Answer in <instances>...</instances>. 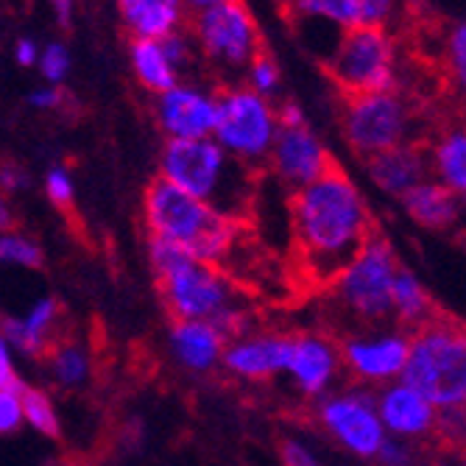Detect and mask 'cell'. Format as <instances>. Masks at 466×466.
<instances>
[{
	"label": "cell",
	"mask_w": 466,
	"mask_h": 466,
	"mask_svg": "<svg viewBox=\"0 0 466 466\" xmlns=\"http://www.w3.org/2000/svg\"><path fill=\"white\" fill-rule=\"evenodd\" d=\"M293 243L310 279L332 285L374 238L371 209L341 167L288 196Z\"/></svg>",
	"instance_id": "6da1fadb"
},
{
	"label": "cell",
	"mask_w": 466,
	"mask_h": 466,
	"mask_svg": "<svg viewBox=\"0 0 466 466\" xmlns=\"http://www.w3.org/2000/svg\"><path fill=\"white\" fill-rule=\"evenodd\" d=\"M140 218L148 238L174 243L218 268L227 266L243 238V221L216 213L213 207H207L162 177H154L146 185Z\"/></svg>",
	"instance_id": "7a4b0ae2"
},
{
	"label": "cell",
	"mask_w": 466,
	"mask_h": 466,
	"mask_svg": "<svg viewBox=\"0 0 466 466\" xmlns=\"http://www.w3.org/2000/svg\"><path fill=\"white\" fill-rule=\"evenodd\" d=\"M216 213L246 221L258 190V171L238 162L216 137L165 140L159 151V174Z\"/></svg>",
	"instance_id": "3957f363"
},
{
	"label": "cell",
	"mask_w": 466,
	"mask_h": 466,
	"mask_svg": "<svg viewBox=\"0 0 466 466\" xmlns=\"http://www.w3.org/2000/svg\"><path fill=\"white\" fill-rule=\"evenodd\" d=\"M148 263L171 321L213 324L227 310L246 305L240 288L224 268L193 258L174 243L148 238Z\"/></svg>",
	"instance_id": "277c9868"
},
{
	"label": "cell",
	"mask_w": 466,
	"mask_h": 466,
	"mask_svg": "<svg viewBox=\"0 0 466 466\" xmlns=\"http://www.w3.org/2000/svg\"><path fill=\"white\" fill-rule=\"evenodd\" d=\"M397 251L380 232L329 285L332 310L344 319L347 332L394 324V282L400 274Z\"/></svg>",
	"instance_id": "5b68a950"
},
{
	"label": "cell",
	"mask_w": 466,
	"mask_h": 466,
	"mask_svg": "<svg viewBox=\"0 0 466 466\" xmlns=\"http://www.w3.org/2000/svg\"><path fill=\"white\" fill-rule=\"evenodd\" d=\"M439 410L466 408V327L436 319L413 332L410 360L402 374Z\"/></svg>",
	"instance_id": "8992f818"
},
{
	"label": "cell",
	"mask_w": 466,
	"mask_h": 466,
	"mask_svg": "<svg viewBox=\"0 0 466 466\" xmlns=\"http://www.w3.org/2000/svg\"><path fill=\"white\" fill-rule=\"evenodd\" d=\"M190 34L201 59L224 76V87L243 84L251 62L266 51L258 17L251 15L246 0H224L213 9L193 15Z\"/></svg>",
	"instance_id": "52a82bcc"
},
{
	"label": "cell",
	"mask_w": 466,
	"mask_h": 466,
	"mask_svg": "<svg viewBox=\"0 0 466 466\" xmlns=\"http://www.w3.org/2000/svg\"><path fill=\"white\" fill-rule=\"evenodd\" d=\"M282 132L277 104L248 90L246 84H229L218 90L216 140L251 171H268V159Z\"/></svg>",
	"instance_id": "ba28073f"
},
{
	"label": "cell",
	"mask_w": 466,
	"mask_h": 466,
	"mask_svg": "<svg viewBox=\"0 0 466 466\" xmlns=\"http://www.w3.org/2000/svg\"><path fill=\"white\" fill-rule=\"evenodd\" d=\"M327 73L347 98L397 90V46L389 28L358 25L344 31L327 56Z\"/></svg>",
	"instance_id": "9c48e42d"
},
{
	"label": "cell",
	"mask_w": 466,
	"mask_h": 466,
	"mask_svg": "<svg viewBox=\"0 0 466 466\" xmlns=\"http://www.w3.org/2000/svg\"><path fill=\"white\" fill-rule=\"evenodd\" d=\"M416 126V106L400 90L344 98L341 132L350 148L363 159L405 143H419Z\"/></svg>",
	"instance_id": "30bf717a"
},
{
	"label": "cell",
	"mask_w": 466,
	"mask_h": 466,
	"mask_svg": "<svg viewBox=\"0 0 466 466\" xmlns=\"http://www.w3.org/2000/svg\"><path fill=\"white\" fill-rule=\"evenodd\" d=\"M316 425L350 455L374 461L389 441V431L377 410V389L347 383L313 405Z\"/></svg>",
	"instance_id": "8fae6325"
},
{
	"label": "cell",
	"mask_w": 466,
	"mask_h": 466,
	"mask_svg": "<svg viewBox=\"0 0 466 466\" xmlns=\"http://www.w3.org/2000/svg\"><path fill=\"white\" fill-rule=\"evenodd\" d=\"M338 341H341L344 369L352 377V383L380 391L402 380L410 360L413 335L397 324H383L352 329Z\"/></svg>",
	"instance_id": "7c38bea8"
},
{
	"label": "cell",
	"mask_w": 466,
	"mask_h": 466,
	"mask_svg": "<svg viewBox=\"0 0 466 466\" xmlns=\"http://www.w3.org/2000/svg\"><path fill=\"white\" fill-rule=\"evenodd\" d=\"M347 369L341 355V341L319 329L293 332L290 363L285 371L288 386L308 405H316L335 389H341Z\"/></svg>",
	"instance_id": "4fadbf2b"
},
{
	"label": "cell",
	"mask_w": 466,
	"mask_h": 466,
	"mask_svg": "<svg viewBox=\"0 0 466 466\" xmlns=\"http://www.w3.org/2000/svg\"><path fill=\"white\" fill-rule=\"evenodd\" d=\"M151 112L165 140H207L216 135L218 93L185 78L174 90L157 96Z\"/></svg>",
	"instance_id": "5bb4252c"
},
{
	"label": "cell",
	"mask_w": 466,
	"mask_h": 466,
	"mask_svg": "<svg viewBox=\"0 0 466 466\" xmlns=\"http://www.w3.org/2000/svg\"><path fill=\"white\" fill-rule=\"evenodd\" d=\"M332 167V154L310 126H305V129H282L268 159L271 177L288 190V196L319 182Z\"/></svg>",
	"instance_id": "9a60e30c"
},
{
	"label": "cell",
	"mask_w": 466,
	"mask_h": 466,
	"mask_svg": "<svg viewBox=\"0 0 466 466\" xmlns=\"http://www.w3.org/2000/svg\"><path fill=\"white\" fill-rule=\"evenodd\" d=\"M293 350V335L285 332H260L251 329L235 341L227 344L224 371L240 383H271L277 377H285Z\"/></svg>",
	"instance_id": "2e32d148"
},
{
	"label": "cell",
	"mask_w": 466,
	"mask_h": 466,
	"mask_svg": "<svg viewBox=\"0 0 466 466\" xmlns=\"http://www.w3.org/2000/svg\"><path fill=\"white\" fill-rule=\"evenodd\" d=\"M377 410L389 436L402 439L408 444L425 441L439 433L441 410L405 380H397V383L377 391Z\"/></svg>",
	"instance_id": "e0dca14e"
},
{
	"label": "cell",
	"mask_w": 466,
	"mask_h": 466,
	"mask_svg": "<svg viewBox=\"0 0 466 466\" xmlns=\"http://www.w3.org/2000/svg\"><path fill=\"white\" fill-rule=\"evenodd\" d=\"M227 338L209 321H171L165 332L167 358L190 377H209L224 371Z\"/></svg>",
	"instance_id": "ac0fdd59"
},
{
	"label": "cell",
	"mask_w": 466,
	"mask_h": 466,
	"mask_svg": "<svg viewBox=\"0 0 466 466\" xmlns=\"http://www.w3.org/2000/svg\"><path fill=\"white\" fill-rule=\"evenodd\" d=\"M59 324H62V305L54 296H39L23 316H4L0 332H4V344L12 352L28 360H42L62 338Z\"/></svg>",
	"instance_id": "d6986e66"
},
{
	"label": "cell",
	"mask_w": 466,
	"mask_h": 466,
	"mask_svg": "<svg viewBox=\"0 0 466 466\" xmlns=\"http://www.w3.org/2000/svg\"><path fill=\"white\" fill-rule=\"evenodd\" d=\"M366 162V174L371 179V185L386 193L391 198H402L408 196L413 187H419L421 182L433 179V167H431V151L419 143H405L397 146L391 151L374 154Z\"/></svg>",
	"instance_id": "ffe728a7"
},
{
	"label": "cell",
	"mask_w": 466,
	"mask_h": 466,
	"mask_svg": "<svg viewBox=\"0 0 466 466\" xmlns=\"http://www.w3.org/2000/svg\"><path fill=\"white\" fill-rule=\"evenodd\" d=\"M402 213L428 232H452L466 221V198L455 196L436 179L421 182L400 198Z\"/></svg>",
	"instance_id": "44dd1931"
},
{
	"label": "cell",
	"mask_w": 466,
	"mask_h": 466,
	"mask_svg": "<svg viewBox=\"0 0 466 466\" xmlns=\"http://www.w3.org/2000/svg\"><path fill=\"white\" fill-rule=\"evenodd\" d=\"M115 4L132 39H165L187 28L185 0H115Z\"/></svg>",
	"instance_id": "7402d4cb"
},
{
	"label": "cell",
	"mask_w": 466,
	"mask_h": 466,
	"mask_svg": "<svg viewBox=\"0 0 466 466\" xmlns=\"http://www.w3.org/2000/svg\"><path fill=\"white\" fill-rule=\"evenodd\" d=\"M42 366L59 391H81L93 380V352L76 335H62L42 358Z\"/></svg>",
	"instance_id": "603a6c76"
},
{
	"label": "cell",
	"mask_w": 466,
	"mask_h": 466,
	"mask_svg": "<svg viewBox=\"0 0 466 466\" xmlns=\"http://www.w3.org/2000/svg\"><path fill=\"white\" fill-rule=\"evenodd\" d=\"M129 67H132V76L137 78V84L151 98L174 90L177 84L185 81L182 73L174 67V62L167 59L162 39H132L129 42Z\"/></svg>",
	"instance_id": "cb8c5ba5"
},
{
	"label": "cell",
	"mask_w": 466,
	"mask_h": 466,
	"mask_svg": "<svg viewBox=\"0 0 466 466\" xmlns=\"http://www.w3.org/2000/svg\"><path fill=\"white\" fill-rule=\"evenodd\" d=\"M428 151L433 179L450 187L455 196L466 198V123L441 129Z\"/></svg>",
	"instance_id": "d4e9b609"
},
{
	"label": "cell",
	"mask_w": 466,
	"mask_h": 466,
	"mask_svg": "<svg viewBox=\"0 0 466 466\" xmlns=\"http://www.w3.org/2000/svg\"><path fill=\"white\" fill-rule=\"evenodd\" d=\"M436 319H439L436 302L431 290L425 288V282L410 268H400L397 282H394V324L413 335Z\"/></svg>",
	"instance_id": "484cf974"
},
{
	"label": "cell",
	"mask_w": 466,
	"mask_h": 466,
	"mask_svg": "<svg viewBox=\"0 0 466 466\" xmlns=\"http://www.w3.org/2000/svg\"><path fill=\"white\" fill-rule=\"evenodd\" d=\"M288 9L302 23H324L332 31H350L360 25L358 0H288Z\"/></svg>",
	"instance_id": "4316f807"
},
{
	"label": "cell",
	"mask_w": 466,
	"mask_h": 466,
	"mask_svg": "<svg viewBox=\"0 0 466 466\" xmlns=\"http://www.w3.org/2000/svg\"><path fill=\"white\" fill-rule=\"evenodd\" d=\"M23 408H25V428L46 439H59L62 433V419L56 410V402L51 394L39 386H28L23 394Z\"/></svg>",
	"instance_id": "83f0119b"
},
{
	"label": "cell",
	"mask_w": 466,
	"mask_h": 466,
	"mask_svg": "<svg viewBox=\"0 0 466 466\" xmlns=\"http://www.w3.org/2000/svg\"><path fill=\"white\" fill-rule=\"evenodd\" d=\"M0 258L9 266H20L28 271L46 268V248H42V243L34 235L23 229H9L0 235Z\"/></svg>",
	"instance_id": "f1b7e54d"
},
{
	"label": "cell",
	"mask_w": 466,
	"mask_h": 466,
	"mask_svg": "<svg viewBox=\"0 0 466 466\" xmlns=\"http://www.w3.org/2000/svg\"><path fill=\"white\" fill-rule=\"evenodd\" d=\"M444 70L452 93L466 104V23L452 25L444 39Z\"/></svg>",
	"instance_id": "f546056e"
},
{
	"label": "cell",
	"mask_w": 466,
	"mask_h": 466,
	"mask_svg": "<svg viewBox=\"0 0 466 466\" xmlns=\"http://www.w3.org/2000/svg\"><path fill=\"white\" fill-rule=\"evenodd\" d=\"M243 84H246L248 90L258 93V96L274 101V98L279 96V87H282V70H279V62H277L268 51H263L258 59L251 62V67L246 70Z\"/></svg>",
	"instance_id": "4dcf8cb0"
},
{
	"label": "cell",
	"mask_w": 466,
	"mask_h": 466,
	"mask_svg": "<svg viewBox=\"0 0 466 466\" xmlns=\"http://www.w3.org/2000/svg\"><path fill=\"white\" fill-rule=\"evenodd\" d=\"M162 46H165L167 59H171L174 67L182 73V78H185V76L193 70V65H198V59H201L198 46H196V39H193V34H190V25L182 28V31H177V34H171V36H165V39H162Z\"/></svg>",
	"instance_id": "1f68e13d"
},
{
	"label": "cell",
	"mask_w": 466,
	"mask_h": 466,
	"mask_svg": "<svg viewBox=\"0 0 466 466\" xmlns=\"http://www.w3.org/2000/svg\"><path fill=\"white\" fill-rule=\"evenodd\" d=\"M70 51L65 42H48L46 48H42V56H39V76L46 78V84H54V87H62L70 76Z\"/></svg>",
	"instance_id": "d6a6232c"
},
{
	"label": "cell",
	"mask_w": 466,
	"mask_h": 466,
	"mask_svg": "<svg viewBox=\"0 0 466 466\" xmlns=\"http://www.w3.org/2000/svg\"><path fill=\"white\" fill-rule=\"evenodd\" d=\"M42 190H46L48 201L56 207V209H70L73 201H76V185H73V177L65 165H51L46 177H42Z\"/></svg>",
	"instance_id": "836d02e7"
},
{
	"label": "cell",
	"mask_w": 466,
	"mask_h": 466,
	"mask_svg": "<svg viewBox=\"0 0 466 466\" xmlns=\"http://www.w3.org/2000/svg\"><path fill=\"white\" fill-rule=\"evenodd\" d=\"M25 391H0V433L15 436L25 428V408H23Z\"/></svg>",
	"instance_id": "e575fe53"
},
{
	"label": "cell",
	"mask_w": 466,
	"mask_h": 466,
	"mask_svg": "<svg viewBox=\"0 0 466 466\" xmlns=\"http://www.w3.org/2000/svg\"><path fill=\"white\" fill-rule=\"evenodd\" d=\"M400 0H358L360 25L369 28H389V23L397 15Z\"/></svg>",
	"instance_id": "d590c367"
},
{
	"label": "cell",
	"mask_w": 466,
	"mask_h": 466,
	"mask_svg": "<svg viewBox=\"0 0 466 466\" xmlns=\"http://www.w3.org/2000/svg\"><path fill=\"white\" fill-rule=\"evenodd\" d=\"M279 458H282V466H327L313 447H308L302 439L296 436H285L279 439Z\"/></svg>",
	"instance_id": "8d00e7d4"
},
{
	"label": "cell",
	"mask_w": 466,
	"mask_h": 466,
	"mask_svg": "<svg viewBox=\"0 0 466 466\" xmlns=\"http://www.w3.org/2000/svg\"><path fill=\"white\" fill-rule=\"evenodd\" d=\"M436 436L444 444L466 447V408L441 410V416H439V433Z\"/></svg>",
	"instance_id": "74e56055"
},
{
	"label": "cell",
	"mask_w": 466,
	"mask_h": 466,
	"mask_svg": "<svg viewBox=\"0 0 466 466\" xmlns=\"http://www.w3.org/2000/svg\"><path fill=\"white\" fill-rule=\"evenodd\" d=\"M65 87H54V84H42V87H34L25 101L31 109H39V112H54V109H62L65 106Z\"/></svg>",
	"instance_id": "f35d334b"
},
{
	"label": "cell",
	"mask_w": 466,
	"mask_h": 466,
	"mask_svg": "<svg viewBox=\"0 0 466 466\" xmlns=\"http://www.w3.org/2000/svg\"><path fill=\"white\" fill-rule=\"evenodd\" d=\"M377 466H413V452H410V444L402 441V439H394L389 436V441L380 450V455L374 458Z\"/></svg>",
	"instance_id": "ab89813d"
},
{
	"label": "cell",
	"mask_w": 466,
	"mask_h": 466,
	"mask_svg": "<svg viewBox=\"0 0 466 466\" xmlns=\"http://www.w3.org/2000/svg\"><path fill=\"white\" fill-rule=\"evenodd\" d=\"M277 117H279L282 129H305V126H308L305 109L296 101H279L277 104Z\"/></svg>",
	"instance_id": "60d3db41"
},
{
	"label": "cell",
	"mask_w": 466,
	"mask_h": 466,
	"mask_svg": "<svg viewBox=\"0 0 466 466\" xmlns=\"http://www.w3.org/2000/svg\"><path fill=\"white\" fill-rule=\"evenodd\" d=\"M12 56L20 67H36L39 65V56H42V48L36 46V42L31 36H20L15 42V48H12Z\"/></svg>",
	"instance_id": "b9f144b4"
},
{
	"label": "cell",
	"mask_w": 466,
	"mask_h": 466,
	"mask_svg": "<svg viewBox=\"0 0 466 466\" xmlns=\"http://www.w3.org/2000/svg\"><path fill=\"white\" fill-rule=\"evenodd\" d=\"M0 182H4L6 193H20V190H25L31 185V177H28L25 167H20L15 162H6L4 165V179H0Z\"/></svg>",
	"instance_id": "7bdbcfd3"
},
{
	"label": "cell",
	"mask_w": 466,
	"mask_h": 466,
	"mask_svg": "<svg viewBox=\"0 0 466 466\" xmlns=\"http://www.w3.org/2000/svg\"><path fill=\"white\" fill-rule=\"evenodd\" d=\"M48 6H51V12H54L56 23H59L62 28H70V23H73V9H76V0H48Z\"/></svg>",
	"instance_id": "ee69618b"
},
{
	"label": "cell",
	"mask_w": 466,
	"mask_h": 466,
	"mask_svg": "<svg viewBox=\"0 0 466 466\" xmlns=\"http://www.w3.org/2000/svg\"><path fill=\"white\" fill-rule=\"evenodd\" d=\"M218 4H224V0H185L187 12H193V15H198V12H207V9H213V6H218Z\"/></svg>",
	"instance_id": "f6af8a7d"
},
{
	"label": "cell",
	"mask_w": 466,
	"mask_h": 466,
	"mask_svg": "<svg viewBox=\"0 0 466 466\" xmlns=\"http://www.w3.org/2000/svg\"><path fill=\"white\" fill-rule=\"evenodd\" d=\"M0 224H4V232L15 229V224H12V213H9V201H4V209H0Z\"/></svg>",
	"instance_id": "bcb514c9"
},
{
	"label": "cell",
	"mask_w": 466,
	"mask_h": 466,
	"mask_svg": "<svg viewBox=\"0 0 466 466\" xmlns=\"http://www.w3.org/2000/svg\"><path fill=\"white\" fill-rule=\"evenodd\" d=\"M56 466H84L81 461H62V463H56Z\"/></svg>",
	"instance_id": "7dc6e473"
},
{
	"label": "cell",
	"mask_w": 466,
	"mask_h": 466,
	"mask_svg": "<svg viewBox=\"0 0 466 466\" xmlns=\"http://www.w3.org/2000/svg\"><path fill=\"white\" fill-rule=\"evenodd\" d=\"M463 23H466V20H463Z\"/></svg>",
	"instance_id": "c3c4849f"
}]
</instances>
